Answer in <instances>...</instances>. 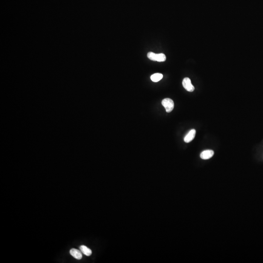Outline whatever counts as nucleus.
I'll use <instances>...</instances> for the list:
<instances>
[{"label":"nucleus","instance_id":"nucleus-1","mask_svg":"<svg viewBox=\"0 0 263 263\" xmlns=\"http://www.w3.org/2000/svg\"><path fill=\"white\" fill-rule=\"evenodd\" d=\"M162 104L164 107L167 113H170L173 111L174 108V102L171 99L167 98L162 101Z\"/></svg>","mask_w":263,"mask_h":263},{"label":"nucleus","instance_id":"nucleus-2","mask_svg":"<svg viewBox=\"0 0 263 263\" xmlns=\"http://www.w3.org/2000/svg\"><path fill=\"white\" fill-rule=\"evenodd\" d=\"M182 85L184 88L188 91L192 92L195 90V87L192 85L191 80L189 77H185L183 79Z\"/></svg>","mask_w":263,"mask_h":263},{"label":"nucleus","instance_id":"nucleus-3","mask_svg":"<svg viewBox=\"0 0 263 263\" xmlns=\"http://www.w3.org/2000/svg\"><path fill=\"white\" fill-rule=\"evenodd\" d=\"M196 134V131L195 129H192L189 132L185 137H184V141L186 143H189L193 140Z\"/></svg>","mask_w":263,"mask_h":263},{"label":"nucleus","instance_id":"nucleus-4","mask_svg":"<svg viewBox=\"0 0 263 263\" xmlns=\"http://www.w3.org/2000/svg\"><path fill=\"white\" fill-rule=\"evenodd\" d=\"M214 155V152L213 150H205L202 152L200 154V157L202 159H208L213 157Z\"/></svg>","mask_w":263,"mask_h":263},{"label":"nucleus","instance_id":"nucleus-5","mask_svg":"<svg viewBox=\"0 0 263 263\" xmlns=\"http://www.w3.org/2000/svg\"><path fill=\"white\" fill-rule=\"evenodd\" d=\"M70 253L73 257L77 260H80L82 257V252L76 249H72L70 250Z\"/></svg>","mask_w":263,"mask_h":263},{"label":"nucleus","instance_id":"nucleus-6","mask_svg":"<svg viewBox=\"0 0 263 263\" xmlns=\"http://www.w3.org/2000/svg\"><path fill=\"white\" fill-rule=\"evenodd\" d=\"M80 251L82 252V253H83L86 256H89L92 254V250L90 249L89 248L87 247L86 246H84V245H82L80 247Z\"/></svg>","mask_w":263,"mask_h":263},{"label":"nucleus","instance_id":"nucleus-7","mask_svg":"<svg viewBox=\"0 0 263 263\" xmlns=\"http://www.w3.org/2000/svg\"><path fill=\"white\" fill-rule=\"evenodd\" d=\"M163 78V75L160 73H156L151 76V79L153 82H158Z\"/></svg>","mask_w":263,"mask_h":263},{"label":"nucleus","instance_id":"nucleus-8","mask_svg":"<svg viewBox=\"0 0 263 263\" xmlns=\"http://www.w3.org/2000/svg\"><path fill=\"white\" fill-rule=\"evenodd\" d=\"M166 60V57L164 54L160 53L156 55V61L159 62H165Z\"/></svg>","mask_w":263,"mask_h":263},{"label":"nucleus","instance_id":"nucleus-9","mask_svg":"<svg viewBox=\"0 0 263 263\" xmlns=\"http://www.w3.org/2000/svg\"><path fill=\"white\" fill-rule=\"evenodd\" d=\"M156 54H155V53H153V52H149V53H148L147 57L151 60L156 61Z\"/></svg>","mask_w":263,"mask_h":263}]
</instances>
